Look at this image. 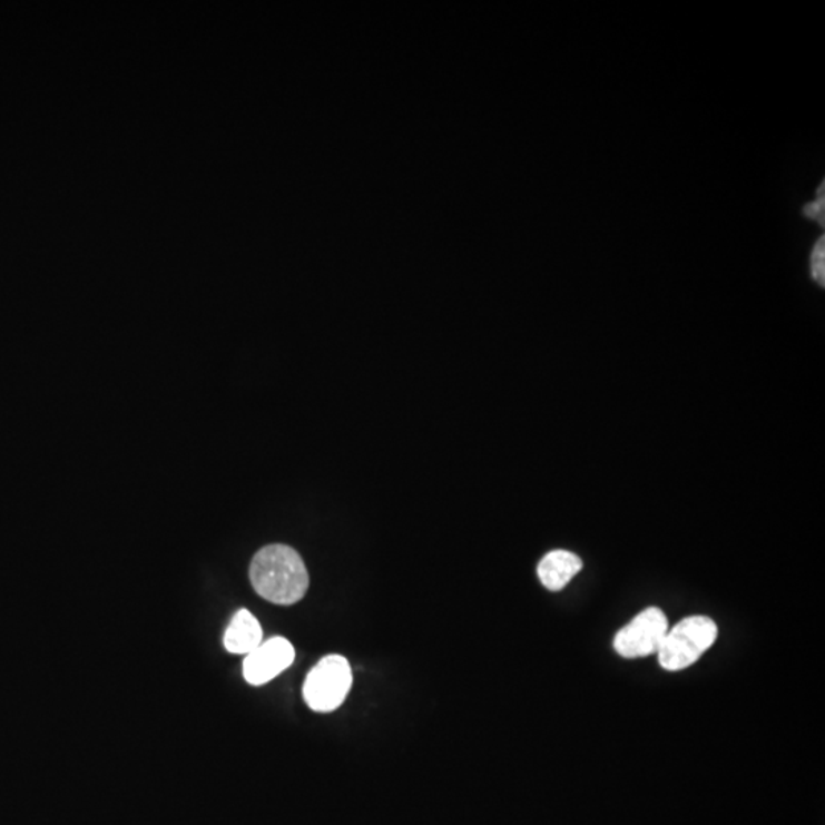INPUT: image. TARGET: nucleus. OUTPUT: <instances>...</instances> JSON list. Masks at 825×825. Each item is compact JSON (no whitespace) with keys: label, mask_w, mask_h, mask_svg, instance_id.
<instances>
[{"label":"nucleus","mask_w":825,"mask_h":825,"mask_svg":"<svg viewBox=\"0 0 825 825\" xmlns=\"http://www.w3.org/2000/svg\"><path fill=\"white\" fill-rule=\"evenodd\" d=\"M824 207H825V199H824V183L821 184V187L818 188V199L814 200V203L806 205V207L803 208V215L807 217H812V219H815L818 222L821 227H824Z\"/></svg>","instance_id":"1a4fd4ad"},{"label":"nucleus","mask_w":825,"mask_h":825,"mask_svg":"<svg viewBox=\"0 0 825 825\" xmlns=\"http://www.w3.org/2000/svg\"><path fill=\"white\" fill-rule=\"evenodd\" d=\"M353 682L352 668L340 655L320 660L306 677L303 697L315 713H332L346 700Z\"/></svg>","instance_id":"7ed1b4c3"},{"label":"nucleus","mask_w":825,"mask_h":825,"mask_svg":"<svg viewBox=\"0 0 825 825\" xmlns=\"http://www.w3.org/2000/svg\"><path fill=\"white\" fill-rule=\"evenodd\" d=\"M254 590L277 606H293L310 587V573L302 557L289 546L271 544L258 550L249 566Z\"/></svg>","instance_id":"f257e3e1"},{"label":"nucleus","mask_w":825,"mask_h":825,"mask_svg":"<svg viewBox=\"0 0 825 825\" xmlns=\"http://www.w3.org/2000/svg\"><path fill=\"white\" fill-rule=\"evenodd\" d=\"M812 274L818 285H825V252L824 236L816 242L814 253H812Z\"/></svg>","instance_id":"6e6552de"},{"label":"nucleus","mask_w":825,"mask_h":825,"mask_svg":"<svg viewBox=\"0 0 825 825\" xmlns=\"http://www.w3.org/2000/svg\"><path fill=\"white\" fill-rule=\"evenodd\" d=\"M295 659L294 647L285 638H273L262 642L256 650L246 655L244 660V677L249 685L268 684L274 677L282 675L293 665Z\"/></svg>","instance_id":"39448f33"},{"label":"nucleus","mask_w":825,"mask_h":825,"mask_svg":"<svg viewBox=\"0 0 825 825\" xmlns=\"http://www.w3.org/2000/svg\"><path fill=\"white\" fill-rule=\"evenodd\" d=\"M668 619L658 607L640 611L626 627L618 631L613 647L626 659L647 658L655 655L667 636Z\"/></svg>","instance_id":"20e7f679"},{"label":"nucleus","mask_w":825,"mask_h":825,"mask_svg":"<svg viewBox=\"0 0 825 825\" xmlns=\"http://www.w3.org/2000/svg\"><path fill=\"white\" fill-rule=\"evenodd\" d=\"M718 628L713 619L689 617L668 630L658 651L660 667L680 671L691 667L716 642Z\"/></svg>","instance_id":"f03ea898"},{"label":"nucleus","mask_w":825,"mask_h":825,"mask_svg":"<svg viewBox=\"0 0 825 825\" xmlns=\"http://www.w3.org/2000/svg\"><path fill=\"white\" fill-rule=\"evenodd\" d=\"M581 558L569 550H552L540 561L539 578L541 585L550 592H560L570 581L581 572Z\"/></svg>","instance_id":"423d86ee"},{"label":"nucleus","mask_w":825,"mask_h":825,"mask_svg":"<svg viewBox=\"0 0 825 825\" xmlns=\"http://www.w3.org/2000/svg\"><path fill=\"white\" fill-rule=\"evenodd\" d=\"M264 639L261 623L248 610L242 609L234 615L225 631L224 646L233 655H249Z\"/></svg>","instance_id":"0eeeda50"}]
</instances>
